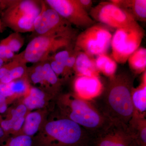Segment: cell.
Segmentation results:
<instances>
[{
	"label": "cell",
	"instance_id": "1",
	"mask_svg": "<svg viewBox=\"0 0 146 146\" xmlns=\"http://www.w3.org/2000/svg\"><path fill=\"white\" fill-rule=\"evenodd\" d=\"M133 82L134 78L130 74H115L92 102L111 122L129 127L135 114L132 101Z\"/></svg>",
	"mask_w": 146,
	"mask_h": 146
},
{
	"label": "cell",
	"instance_id": "2",
	"mask_svg": "<svg viewBox=\"0 0 146 146\" xmlns=\"http://www.w3.org/2000/svg\"><path fill=\"white\" fill-rule=\"evenodd\" d=\"M68 99V119L86 129L96 139L110 125L111 122L92 102L75 96Z\"/></svg>",
	"mask_w": 146,
	"mask_h": 146
},
{
	"label": "cell",
	"instance_id": "3",
	"mask_svg": "<svg viewBox=\"0 0 146 146\" xmlns=\"http://www.w3.org/2000/svg\"><path fill=\"white\" fill-rule=\"evenodd\" d=\"M41 9V1L15 0L1 13L5 27L18 33L34 32V23Z\"/></svg>",
	"mask_w": 146,
	"mask_h": 146
},
{
	"label": "cell",
	"instance_id": "4",
	"mask_svg": "<svg viewBox=\"0 0 146 146\" xmlns=\"http://www.w3.org/2000/svg\"><path fill=\"white\" fill-rule=\"evenodd\" d=\"M45 130L58 146H91L95 143L94 136L68 118L50 121L46 125Z\"/></svg>",
	"mask_w": 146,
	"mask_h": 146
},
{
	"label": "cell",
	"instance_id": "5",
	"mask_svg": "<svg viewBox=\"0 0 146 146\" xmlns=\"http://www.w3.org/2000/svg\"><path fill=\"white\" fill-rule=\"evenodd\" d=\"M74 41L75 39L61 35H37L29 42L23 51L17 55L27 64L41 63L47 61L59 50L74 46Z\"/></svg>",
	"mask_w": 146,
	"mask_h": 146
},
{
	"label": "cell",
	"instance_id": "6",
	"mask_svg": "<svg viewBox=\"0 0 146 146\" xmlns=\"http://www.w3.org/2000/svg\"><path fill=\"white\" fill-rule=\"evenodd\" d=\"M145 35L138 23L116 29L112 35L111 46L112 58L116 63L123 64L140 47Z\"/></svg>",
	"mask_w": 146,
	"mask_h": 146
},
{
	"label": "cell",
	"instance_id": "7",
	"mask_svg": "<svg viewBox=\"0 0 146 146\" xmlns=\"http://www.w3.org/2000/svg\"><path fill=\"white\" fill-rule=\"evenodd\" d=\"M41 3V11L34 23V32L37 35H61L76 39V32L72 25L44 1Z\"/></svg>",
	"mask_w": 146,
	"mask_h": 146
},
{
	"label": "cell",
	"instance_id": "8",
	"mask_svg": "<svg viewBox=\"0 0 146 146\" xmlns=\"http://www.w3.org/2000/svg\"><path fill=\"white\" fill-rule=\"evenodd\" d=\"M112 35L106 25L99 23L86 29L76 37L75 47L94 56L106 54Z\"/></svg>",
	"mask_w": 146,
	"mask_h": 146
},
{
	"label": "cell",
	"instance_id": "9",
	"mask_svg": "<svg viewBox=\"0 0 146 146\" xmlns=\"http://www.w3.org/2000/svg\"><path fill=\"white\" fill-rule=\"evenodd\" d=\"M89 15L94 21L116 29L137 23L128 13L110 1L100 3L92 8Z\"/></svg>",
	"mask_w": 146,
	"mask_h": 146
},
{
	"label": "cell",
	"instance_id": "10",
	"mask_svg": "<svg viewBox=\"0 0 146 146\" xmlns=\"http://www.w3.org/2000/svg\"><path fill=\"white\" fill-rule=\"evenodd\" d=\"M51 8L71 25L87 29L96 24L80 5L79 0H46Z\"/></svg>",
	"mask_w": 146,
	"mask_h": 146
},
{
	"label": "cell",
	"instance_id": "11",
	"mask_svg": "<svg viewBox=\"0 0 146 146\" xmlns=\"http://www.w3.org/2000/svg\"><path fill=\"white\" fill-rule=\"evenodd\" d=\"M138 141L128 126L111 122L96 139L95 146H136Z\"/></svg>",
	"mask_w": 146,
	"mask_h": 146
},
{
	"label": "cell",
	"instance_id": "12",
	"mask_svg": "<svg viewBox=\"0 0 146 146\" xmlns=\"http://www.w3.org/2000/svg\"><path fill=\"white\" fill-rule=\"evenodd\" d=\"M74 88L76 96L88 101L99 96L104 87L99 76H77Z\"/></svg>",
	"mask_w": 146,
	"mask_h": 146
},
{
	"label": "cell",
	"instance_id": "13",
	"mask_svg": "<svg viewBox=\"0 0 146 146\" xmlns=\"http://www.w3.org/2000/svg\"><path fill=\"white\" fill-rule=\"evenodd\" d=\"M110 2L128 13L136 22H145L146 0H112Z\"/></svg>",
	"mask_w": 146,
	"mask_h": 146
},
{
	"label": "cell",
	"instance_id": "14",
	"mask_svg": "<svg viewBox=\"0 0 146 146\" xmlns=\"http://www.w3.org/2000/svg\"><path fill=\"white\" fill-rule=\"evenodd\" d=\"M94 56L79 51L77 56L74 72L77 76H99Z\"/></svg>",
	"mask_w": 146,
	"mask_h": 146
},
{
	"label": "cell",
	"instance_id": "15",
	"mask_svg": "<svg viewBox=\"0 0 146 146\" xmlns=\"http://www.w3.org/2000/svg\"><path fill=\"white\" fill-rule=\"evenodd\" d=\"M132 101L135 113L145 117L146 111V73L144 72L141 84L137 88H133Z\"/></svg>",
	"mask_w": 146,
	"mask_h": 146
},
{
	"label": "cell",
	"instance_id": "16",
	"mask_svg": "<svg viewBox=\"0 0 146 146\" xmlns=\"http://www.w3.org/2000/svg\"><path fill=\"white\" fill-rule=\"evenodd\" d=\"M35 67L40 76V84H46L47 85L56 87L59 85V78L53 71L48 61L35 63Z\"/></svg>",
	"mask_w": 146,
	"mask_h": 146
},
{
	"label": "cell",
	"instance_id": "17",
	"mask_svg": "<svg viewBox=\"0 0 146 146\" xmlns=\"http://www.w3.org/2000/svg\"><path fill=\"white\" fill-rule=\"evenodd\" d=\"M95 63L99 72L103 73L110 78L116 74L117 63L106 53L97 56L95 59Z\"/></svg>",
	"mask_w": 146,
	"mask_h": 146
},
{
	"label": "cell",
	"instance_id": "18",
	"mask_svg": "<svg viewBox=\"0 0 146 146\" xmlns=\"http://www.w3.org/2000/svg\"><path fill=\"white\" fill-rule=\"evenodd\" d=\"M131 70L135 74L144 72L146 69V49L141 47L132 54L127 60Z\"/></svg>",
	"mask_w": 146,
	"mask_h": 146
},
{
	"label": "cell",
	"instance_id": "19",
	"mask_svg": "<svg viewBox=\"0 0 146 146\" xmlns=\"http://www.w3.org/2000/svg\"><path fill=\"white\" fill-rule=\"evenodd\" d=\"M42 121V117L38 112L29 113L25 118L24 131L25 135L31 136L38 131Z\"/></svg>",
	"mask_w": 146,
	"mask_h": 146
},
{
	"label": "cell",
	"instance_id": "20",
	"mask_svg": "<svg viewBox=\"0 0 146 146\" xmlns=\"http://www.w3.org/2000/svg\"><path fill=\"white\" fill-rule=\"evenodd\" d=\"M27 68V63L21 59L20 63L14 66L5 76L0 79V83L7 84L21 78L25 75Z\"/></svg>",
	"mask_w": 146,
	"mask_h": 146
},
{
	"label": "cell",
	"instance_id": "21",
	"mask_svg": "<svg viewBox=\"0 0 146 146\" xmlns=\"http://www.w3.org/2000/svg\"><path fill=\"white\" fill-rule=\"evenodd\" d=\"M4 39L9 48L15 54L19 51L25 43L23 36L18 33L13 32Z\"/></svg>",
	"mask_w": 146,
	"mask_h": 146
},
{
	"label": "cell",
	"instance_id": "22",
	"mask_svg": "<svg viewBox=\"0 0 146 146\" xmlns=\"http://www.w3.org/2000/svg\"><path fill=\"white\" fill-rule=\"evenodd\" d=\"M7 84L13 95L24 94L28 89L27 82L25 80L22 79L16 80Z\"/></svg>",
	"mask_w": 146,
	"mask_h": 146
},
{
	"label": "cell",
	"instance_id": "23",
	"mask_svg": "<svg viewBox=\"0 0 146 146\" xmlns=\"http://www.w3.org/2000/svg\"><path fill=\"white\" fill-rule=\"evenodd\" d=\"M9 48L4 39L0 41V58L5 63L12 60L16 55Z\"/></svg>",
	"mask_w": 146,
	"mask_h": 146
},
{
	"label": "cell",
	"instance_id": "24",
	"mask_svg": "<svg viewBox=\"0 0 146 146\" xmlns=\"http://www.w3.org/2000/svg\"><path fill=\"white\" fill-rule=\"evenodd\" d=\"M32 141L31 136L23 135L12 138L7 146H31Z\"/></svg>",
	"mask_w": 146,
	"mask_h": 146
},
{
	"label": "cell",
	"instance_id": "25",
	"mask_svg": "<svg viewBox=\"0 0 146 146\" xmlns=\"http://www.w3.org/2000/svg\"><path fill=\"white\" fill-rule=\"evenodd\" d=\"M45 103L44 100L39 99L29 95L24 101V104L29 109L41 108L44 106Z\"/></svg>",
	"mask_w": 146,
	"mask_h": 146
},
{
	"label": "cell",
	"instance_id": "26",
	"mask_svg": "<svg viewBox=\"0 0 146 146\" xmlns=\"http://www.w3.org/2000/svg\"><path fill=\"white\" fill-rule=\"evenodd\" d=\"M79 51V50L76 48L74 46V51L66 61L63 75L64 76L66 77L70 75L72 72L74 71V67L75 63L76 58Z\"/></svg>",
	"mask_w": 146,
	"mask_h": 146
},
{
	"label": "cell",
	"instance_id": "27",
	"mask_svg": "<svg viewBox=\"0 0 146 146\" xmlns=\"http://www.w3.org/2000/svg\"><path fill=\"white\" fill-rule=\"evenodd\" d=\"M27 108L24 104L18 106L16 109L11 111L12 117L11 119L14 122L19 118L24 117L27 112Z\"/></svg>",
	"mask_w": 146,
	"mask_h": 146
},
{
	"label": "cell",
	"instance_id": "28",
	"mask_svg": "<svg viewBox=\"0 0 146 146\" xmlns=\"http://www.w3.org/2000/svg\"><path fill=\"white\" fill-rule=\"evenodd\" d=\"M29 96L39 99H44L45 94L44 92L41 89L36 87H32L31 88Z\"/></svg>",
	"mask_w": 146,
	"mask_h": 146
},
{
	"label": "cell",
	"instance_id": "29",
	"mask_svg": "<svg viewBox=\"0 0 146 146\" xmlns=\"http://www.w3.org/2000/svg\"><path fill=\"white\" fill-rule=\"evenodd\" d=\"M0 94L5 98L11 96L13 95L11 91L7 84L0 83Z\"/></svg>",
	"mask_w": 146,
	"mask_h": 146
},
{
	"label": "cell",
	"instance_id": "30",
	"mask_svg": "<svg viewBox=\"0 0 146 146\" xmlns=\"http://www.w3.org/2000/svg\"><path fill=\"white\" fill-rule=\"evenodd\" d=\"M14 123V121L11 119L3 120L1 122V127L4 131H7L12 129Z\"/></svg>",
	"mask_w": 146,
	"mask_h": 146
},
{
	"label": "cell",
	"instance_id": "31",
	"mask_svg": "<svg viewBox=\"0 0 146 146\" xmlns=\"http://www.w3.org/2000/svg\"><path fill=\"white\" fill-rule=\"evenodd\" d=\"M15 0H0V13L1 14L14 2Z\"/></svg>",
	"mask_w": 146,
	"mask_h": 146
},
{
	"label": "cell",
	"instance_id": "32",
	"mask_svg": "<svg viewBox=\"0 0 146 146\" xmlns=\"http://www.w3.org/2000/svg\"><path fill=\"white\" fill-rule=\"evenodd\" d=\"M79 1L82 8L86 11V12H90V11L93 8V1L91 0H79Z\"/></svg>",
	"mask_w": 146,
	"mask_h": 146
},
{
	"label": "cell",
	"instance_id": "33",
	"mask_svg": "<svg viewBox=\"0 0 146 146\" xmlns=\"http://www.w3.org/2000/svg\"><path fill=\"white\" fill-rule=\"evenodd\" d=\"M25 121V118L24 117L19 118L14 122L12 129L15 131L19 130L23 125Z\"/></svg>",
	"mask_w": 146,
	"mask_h": 146
},
{
	"label": "cell",
	"instance_id": "34",
	"mask_svg": "<svg viewBox=\"0 0 146 146\" xmlns=\"http://www.w3.org/2000/svg\"><path fill=\"white\" fill-rule=\"evenodd\" d=\"M7 109V105L5 103L0 104V113H3L5 112Z\"/></svg>",
	"mask_w": 146,
	"mask_h": 146
},
{
	"label": "cell",
	"instance_id": "35",
	"mask_svg": "<svg viewBox=\"0 0 146 146\" xmlns=\"http://www.w3.org/2000/svg\"><path fill=\"white\" fill-rule=\"evenodd\" d=\"M3 24L1 17H0V33H2L3 31L5 28Z\"/></svg>",
	"mask_w": 146,
	"mask_h": 146
},
{
	"label": "cell",
	"instance_id": "36",
	"mask_svg": "<svg viewBox=\"0 0 146 146\" xmlns=\"http://www.w3.org/2000/svg\"><path fill=\"white\" fill-rule=\"evenodd\" d=\"M6 99V98L0 94V104L5 102Z\"/></svg>",
	"mask_w": 146,
	"mask_h": 146
},
{
	"label": "cell",
	"instance_id": "37",
	"mask_svg": "<svg viewBox=\"0 0 146 146\" xmlns=\"http://www.w3.org/2000/svg\"><path fill=\"white\" fill-rule=\"evenodd\" d=\"M5 63V62L3 60H2L0 58V68H1V67L3 66V65Z\"/></svg>",
	"mask_w": 146,
	"mask_h": 146
},
{
	"label": "cell",
	"instance_id": "38",
	"mask_svg": "<svg viewBox=\"0 0 146 146\" xmlns=\"http://www.w3.org/2000/svg\"><path fill=\"white\" fill-rule=\"evenodd\" d=\"M136 146H146V145H142V144H138Z\"/></svg>",
	"mask_w": 146,
	"mask_h": 146
}]
</instances>
